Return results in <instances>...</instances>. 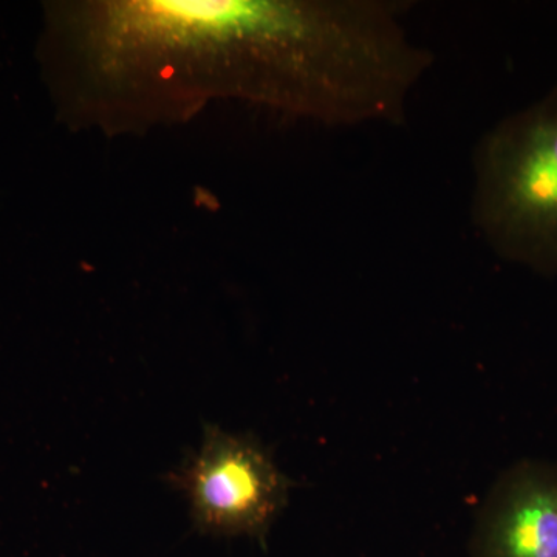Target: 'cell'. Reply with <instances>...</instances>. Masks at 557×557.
I'll use <instances>...</instances> for the list:
<instances>
[{"label": "cell", "mask_w": 557, "mask_h": 557, "mask_svg": "<svg viewBox=\"0 0 557 557\" xmlns=\"http://www.w3.org/2000/svg\"><path fill=\"white\" fill-rule=\"evenodd\" d=\"M168 480L188 498L200 530L258 537L287 504L292 486L259 442L215 426L205 428L199 453Z\"/></svg>", "instance_id": "2"}, {"label": "cell", "mask_w": 557, "mask_h": 557, "mask_svg": "<svg viewBox=\"0 0 557 557\" xmlns=\"http://www.w3.org/2000/svg\"><path fill=\"white\" fill-rule=\"evenodd\" d=\"M472 220L498 258L557 276V87L480 139Z\"/></svg>", "instance_id": "1"}, {"label": "cell", "mask_w": 557, "mask_h": 557, "mask_svg": "<svg viewBox=\"0 0 557 557\" xmlns=\"http://www.w3.org/2000/svg\"><path fill=\"white\" fill-rule=\"evenodd\" d=\"M475 557H557V463L508 469L487 498Z\"/></svg>", "instance_id": "3"}]
</instances>
